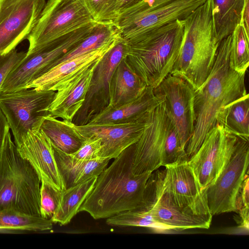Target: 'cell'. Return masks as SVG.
Returning <instances> with one entry per match:
<instances>
[{
    "label": "cell",
    "mask_w": 249,
    "mask_h": 249,
    "mask_svg": "<svg viewBox=\"0 0 249 249\" xmlns=\"http://www.w3.org/2000/svg\"><path fill=\"white\" fill-rule=\"evenodd\" d=\"M53 222L41 216L19 211L6 210L0 211V228L8 232L18 231H51Z\"/></svg>",
    "instance_id": "obj_28"
},
{
    "label": "cell",
    "mask_w": 249,
    "mask_h": 249,
    "mask_svg": "<svg viewBox=\"0 0 249 249\" xmlns=\"http://www.w3.org/2000/svg\"><path fill=\"white\" fill-rule=\"evenodd\" d=\"M119 37L100 48L56 65L33 81L26 89L57 91L75 77L98 63L104 55L114 46Z\"/></svg>",
    "instance_id": "obj_19"
},
{
    "label": "cell",
    "mask_w": 249,
    "mask_h": 249,
    "mask_svg": "<svg viewBox=\"0 0 249 249\" xmlns=\"http://www.w3.org/2000/svg\"><path fill=\"white\" fill-rule=\"evenodd\" d=\"M46 3V0H0V55L27 38Z\"/></svg>",
    "instance_id": "obj_14"
},
{
    "label": "cell",
    "mask_w": 249,
    "mask_h": 249,
    "mask_svg": "<svg viewBox=\"0 0 249 249\" xmlns=\"http://www.w3.org/2000/svg\"><path fill=\"white\" fill-rule=\"evenodd\" d=\"M231 41V34L220 42L210 73L195 90V129L185 149L188 160L197 152L208 133L216 124L215 117L219 110L247 93L246 73L238 72L230 66Z\"/></svg>",
    "instance_id": "obj_2"
},
{
    "label": "cell",
    "mask_w": 249,
    "mask_h": 249,
    "mask_svg": "<svg viewBox=\"0 0 249 249\" xmlns=\"http://www.w3.org/2000/svg\"><path fill=\"white\" fill-rule=\"evenodd\" d=\"M145 206L154 220L168 230L209 229L211 222L192 215L177 205L161 188L155 177L149 178L145 190Z\"/></svg>",
    "instance_id": "obj_15"
},
{
    "label": "cell",
    "mask_w": 249,
    "mask_h": 249,
    "mask_svg": "<svg viewBox=\"0 0 249 249\" xmlns=\"http://www.w3.org/2000/svg\"><path fill=\"white\" fill-rule=\"evenodd\" d=\"M241 23L246 33L249 35V0H245L242 12Z\"/></svg>",
    "instance_id": "obj_36"
},
{
    "label": "cell",
    "mask_w": 249,
    "mask_h": 249,
    "mask_svg": "<svg viewBox=\"0 0 249 249\" xmlns=\"http://www.w3.org/2000/svg\"><path fill=\"white\" fill-rule=\"evenodd\" d=\"M134 144L114 159L97 177L78 212H86L93 219H99L145 205L147 183L152 173H133Z\"/></svg>",
    "instance_id": "obj_1"
},
{
    "label": "cell",
    "mask_w": 249,
    "mask_h": 249,
    "mask_svg": "<svg viewBox=\"0 0 249 249\" xmlns=\"http://www.w3.org/2000/svg\"><path fill=\"white\" fill-rule=\"evenodd\" d=\"M155 178L173 202L189 213L211 222L212 215L203 190L188 163L182 160L167 165Z\"/></svg>",
    "instance_id": "obj_11"
},
{
    "label": "cell",
    "mask_w": 249,
    "mask_h": 249,
    "mask_svg": "<svg viewBox=\"0 0 249 249\" xmlns=\"http://www.w3.org/2000/svg\"><path fill=\"white\" fill-rule=\"evenodd\" d=\"M153 91L162 100L165 110L176 126L185 150L195 129V90L182 78L169 74Z\"/></svg>",
    "instance_id": "obj_13"
},
{
    "label": "cell",
    "mask_w": 249,
    "mask_h": 249,
    "mask_svg": "<svg viewBox=\"0 0 249 249\" xmlns=\"http://www.w3.org/2000/svg\"><path fill=\"white\" fill-rule=\"evenodd\" d=\"M142 0H119L120 14Z\"/></svg>",
    "instance_id": "obj_38"
},
{
    "label": "cell",
    "mask_w": 249,
    "mask_h": 249,
    "mask_svg": "<svg viewBox=\"0 0 249 249\" xmlns=\"http://www.w3.org/2000/svg\"><path fill=\"white\" fill-rule=\"evenodd\" d=\"M62 192L44 181H41L40 214L43 218L51 219L59 206Z\"/></svg>",
    "instance_id": "obj_33"
},
{
    "label": "cell",
    "mask_w": 249,
    "mask_h": 249,
    "mask_svg": "<svg viewBox=\"0 0 249 249\" xmlns=\"http://www.w3.org/2000/svg\"><path fill=\"white\" fill-rule=\"evenodd\" d=\"M176 132L178 130L167 114L163 101L151 108L147 113L143 132L134 144L133 173H153L162 166L165 145Z\"/></svg>",
    "instance_id": "obj_10"
},
{
    "label": "cell",
    "mask_w": 249,
    "mask_h": 249,
    "mask_svg": "<svg viewBox=\"0 0 249 249\" xmlns=\"http://www.w3.org/2000/svg\"><path fill=\"white\" fill-rule=\"evenodd\" d=\"M216 123L228 133L249 140V95L247 94L223 107L216 115Z\"/></svg>",
    "instance_id": "obj_25"
},
{
    "label": "cell",
    "mask_w": 249,
    "mask_h": 249,
    "mask_svg": "<svg viewBox=\"0 0 249 249\" xmlns=\"http://www.w3.org/2000/svg\"><path fill=\"white\" fill-rule=\"evenodd\" d=\"M238 138L234 150L220 174L203 190L212 216L236 210L237 198L249 173V140Z\"/></svg>",
    "instance_id": "obj_9"
},
{
    "label": "cell",
    "mask_w": 249,
    "mask_h": 249,
    "mask_svg": "<svg viewBox=\"0 0 249 249\" xmlns=\"http://www.w3.org/2000/svg\"><path fill=\"white\" fill-rule=\"evenodd\" d=\"M8 127L6 119L0 109V153L4 140L6 132Z\"/></svg>",
    "instance_id": "obj_37"
},
{
    "label": "cell",
    "mask_w": 249,
    "mask_h": 249,
    "mask_svg": "<svg viewBox=\"0 0 249 249\" xmlns=\"http://www.w3.org/2000/svg\"><path fill=\"white\" fill-rule=\"evenodd\" d=\"M74 125L72 122L60 121L48 115L44 117L40 129L49 138L53 146L65 153L71 154L85 140Z\"/></svg>",
    "instance_id": "obj_24"
},
{
    "label": "cell",
    "mask_w": 249,
    "mask_h": 249,
    "mask_svg": "<svg viewBox=\"0 0 249 249\" xmlns=\"http://www.w3.org/2000/svg\"><path fill=\"white\" fill-rule=\"evenodd\" d=\"M121 36L120 30L115 24L97 23L90 34L77 46L62 57L57 65L100 48Z\"/></svg>",
    "instance_id": "obj_29"
},
{
    "label": "cell",
    "mask_w": 249,
    "mask_h": 249,
    "mask_svg": "<svg viewBox=\"0 0 249 249\" xmlns=\"http://www.w3.org/2000/svg\"><path fill=\"white\" fill-rule=\"evenodd\" d=\"M9 130L0 153V211L12 210L41 216L40 179L19 154Z\"/></svg>",
    "instance_id": "obj_5"
},
{
    "label": "cell",
    "mask_w": 249,
    "mask_h": 249,
    "mask_svg": "<svg viewBox=\"0 0 249 249\" xmlns=\"http://www.w3.org/2000/svg\"><path fill=\"white\" fill-rule=\"evenodd\" d=\"M98 63L75 77L55 92L53 101L46 109L49 115L72 122L85 102L94 71Z\"/></svg>",
    "instance_id": "obj_20"
},
{
    "label": "cell",
    "mask_w": 249,
    "mask_h": 249,
    "mask_svg": "<svg viewBox=\"0 0 249 249\" xmlns=\"http://www.w3.org/2000/svg\"><path fill=\"white\" fill-rule=\"evenodd\" d=\"M184 33L183 20H176L124 39V58L147 87L155 88L171 72Z\"/></svg>",
    "instance_id": "obj_3"
},
{
    "label": "cell",
    "mask_w": 249,
    "mask_h": 249,
    "mask_svg": "<svg viewBox=\"0 0 249 249\" xmlns=\"http://www.w3.org/2000/svg\"><path fill=\"white\" fill-rule=\"evenodd\" d=\"M97 178V177H94L64 190L59 206L51 219L53 223L61 225L68 224L78 213L93 189Z\"/></svg>",
    "instance_id": "obj_27"
},
{
    "label": "cell",
    "mask_w": 249,
    "mask_h": 249,
    "mask_svg": "<svg viewBox=\"0 0 249 249\" xmlns=\"http://www.w3.org/2000/svg\"><path fill=\"white\" fill-rule=\"evenodd\" d=\"M125 45V41L121 36L96 66L83 104V113L88 119L92 118L108 105L111 77L123 59Z\"/></svg>",
    "instance_id": "obj_18"
},
{
    "label": "cell",
    "mask_w": 249,
    "mask_h": 249,
    "mask_svg": "<svg viewBox=\"0 0 249 249\" xmlns=\"http://www.w3.org/2000/svg\"><path fill=\"white\" fill-rule=\"evenodd\" d=\"M162 101L154 94L153 89L147 87L136 99L119 107L107 106L87 124H112L134 121L142 117Z\"/></svg>",
    "instance_id": "obj_21"
},
{
    "label": "cell",
    "mask_w": 249,
    "mask_h": 249,
    "mask_svg": "<svg viewBox=\"0 0 249 249\" xmlns=\"http://www.w3.org/2000/svg\"><path fill=\"white\" fill-rule=\"evenodd\" d=\"M55 92L25 89L0 93V109L12 130L16 146L25 139L29 130H37L49 115L46 109Z\"/></svg>",
    "instance_id": "obj_7"
},
{
    "label": "cell",
    "mask_w": 249,
    "mask_h": 249,
    "mask_svg": "<svg viewBox=\"0 0 249 249\" xmlns=\"http://www.w3.org/2000/svg\"><path fill=\"white\" fill-rule=\"evenodd\" d=\"M95 22L83 0H49L28 36L27 53L64 35Z\"/></svg>",
    "instance_id": "obj_8"
},
{
    "label": "cell",
    "mask_w": 249,
    "mask_h": 249,
    "mask_svg": "<svg viewBox=\"0 0 249 249\" xmlns=\"http://www.w3.org/2000/svg\"><path fill=\"white\" fill-rule=\"evenodd\" d=\"M207 0H142L121 13L115 23L124 39L183 20Z\"/></svg>",
    "instance_id": "obj_6"
},
{
    "label": "cell",
    "mask_w": 249,
    "mask_h": 249,
    "mask_svg": "<svg viewBox=\"0 0 249 249\" xmlns=\"http://www.w3.org/2000/svg\"><path fill=\"white\" fill-rule=\"evenodd\" d=\"M101 147V138H88L75 152L70 155L79 160H91L98 158Z\"/></svg>",
    "instance_id": "obj_34"
},
{
    "label": "cell",
    "mask_w": 249,
    "mask_h": 249,
    "mask_svg": "<svg viewBox=\"0 0 249 249\" xmlns=\"http://www.w3.org/2000/svg\"><path fill=\"white\" fill-rule=\"evenodd\" d=\"M231 35L230 66L238 72L246 73L249 65V35L241 23Z\"/></svg>",
    "instance_id": "obj_31"
},
{
    "label": "cell",
    "mask_w": 249,
    "mask_h": 249,
    "mask_svg": "<svg viewBox=\"0 0 249 249\" xmlns=\"http://www.w3.org/2000/svg\"><path fill=\"white\" fill-rule=\"evenodd\" d=\"M17 147L20 155L33 167L41 181H44L61 191L66 189L51 141L40 129L29 130L25 139Z\"/></svg>",
    "instance_id": "obj_17"
},
{
    "label": "cell",
    "mask_w": 249,
    "mask_h": 249,
    "mask_svg": "<svg viewBox=\"0 0 249 249\" xmlns=\"http://www.w3.org/2000/svg\"><path fill=\"white\" fill-rule=\"evenodd\" d=\"M147 86L123 58L115 68L110 81L107 106L116 107L137 98Z\"/></svg>",
    "instance_id": "obj_23"
},
{
    "label": "cell",
    "mask_w": 249,
    "mask_h": 249,
    "mask_svg": "<svg viewBox=\"0 0 249 249\" xmlns=\"http://www.w3.org/2000/svg\"><path fill=\"white\" fill-rule=\"evenodd\" d=\"M213 24L219 41L241 23L245 0H210Z\"/></svg>",
    "instance_id": "obj_26"
},
{
    "label": "cell",
    "mask_w": 249,
    "mask_h": 249,
    "mask_svg": "<svg viewBox=\"0 0 249 249\" xmlns=\"http://www.w3.org/2000/svg\"><path fill=\"white\" fill-rule=\"evenodd\" d=\"M147 112L139 119L127 123L86 124H75L74 126L85 140L90 138H101L102 147L98 158L110 160L117 158L139 140L144 127Z\"/></svg>",
    "instance_id": "obj_16"
},
{
    "label": "cell",
    "mask_w": 249,
    "mask_h": 249,
    "mask_svg": "<svg viewBox=\"0 0 249 249\" xmlns=\"http://www.w3.org/2000/svg\"><path fill=\"white\" fill-rule=\"evenodd\" d=\"M238 139L216 123L197 152L188 160L202 190L214 182L220 174L234 150Z\"/></svg>",
    "instance_id": "obj_12"
},
{
    "label": "cell",
    "mask_w": 249,
    "mask_h": 249,
    "mask_svg": "<svg viewBox=\"0 0 249 249\" xmlns=\"http://www.w3.org/2000/svg\"><path fill=\"white\" fill-rule=\"evenodd\" d=\"M53 148L57 166L66 189L94 177H98L107 167L110 160L108 158H101L88 160H79L53 146Z\"/></svg>",
    "instance_id": "obj_22"
},
{
    "label": "cell",
    "mask_w": 249,
    "mask_h": 249,
    "mask_svg": "<svg viewBox=\"0 0 249 249\" xmlns=\"http://www.w3.org/2000/svg\"><path fill=\"white\" fill-rule=\"evenodd\" d=\"M183 22L180 49L170 74L182 78L196 90L210 73L220 42L215 33L210 0H207Z\"/></svg>",
    "instance_id": "obj_4"
},
{
    "label": "cell",
    "mask_w": 249,
    "mask_h": 249,
    "mask_svg": "<svg viewBox=\"0 0 249 249\" xmlns=\"http://www.w3.org/2000/svg\"><path fill=\"white\" fill-rule=\"evenodd\" d=\"M0 232H8L6 230L0 228Z\"/></svg>",
    "instance_id": "obj_39"
},
{
    "label": "cell",
    "mask_w": 249,
    "mask_h": 249,
    "mask_svg": "<svg viewBox=\"0 0 249 249\" xmlns=\"http://www.w3.org/2000/svg\"><path fill=\"white\" fill-rule=\"evenodd\" d=\"M94 22L115 25L120 15L119 0H83Z\"/></svg>",
    "instance_id": "obj_32"
},
{
    "label": "cell",
    "mask_w": 249,
    "mask_h": 249,
    "mask_svg": "<svg viewBox=\"0 0 249 249\" xmlns=\"http://www.w3.org/2000/svg\"><path fill=\"white\" fill-rule=\"evenodd\" d=\"M26 52H18L15 49L0 55V93L1 87L8 74L25 57Z\"/></svg>",
    "instance_id": "obj_35"
},
{
    "label": "cell",
    "mask_w": 249,
    "mask_h": 249,
    "mask_svg": "<svg viewBox=\"0 0 249 249\" xmlns=\"http://www.w3.org/2000/svg\"><path fill=\"white\" fill-rule=\"evenodd\" d=\"M106 223L114 226H137L150 228L156 231L168 230L157 223L152 216L149 210L145 206L120 213L107 218Z\"/></svg>",
    "instance_id": "obj_30"
}]
</instances>
